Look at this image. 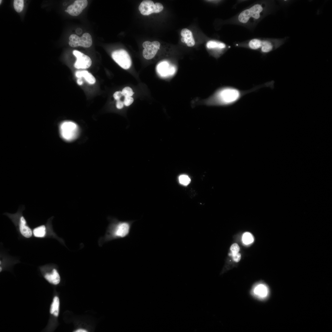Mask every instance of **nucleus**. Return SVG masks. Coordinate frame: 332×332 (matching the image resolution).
<instances>
[{
	"instance_id": "1",
	"label": "nucleus",
	"mask_w": 332,
	"mask_h": 332,
	"mask_svg": "<svg viewBox=\"0 0 332 332\" xmlns=\"http://www.w3.org/2000/svg\"><path fill=\"white\" fill-rule=\"evenodd\" d=\"M266 85L255 86L247 90L231 86L219 87L208 97L202 102L208 106H229L238 102L246 95L256 91Z\"/></svg>"
},
{
	"instance_id": "2",
	"label": "nucleus",
	"mask_w": 332,
	"mask_h": 332,
	"mask_svg": "<svg viewBox=\"0 0 332 332\" xmlns=\"http://www.w3.org/2000/svg\"><path fill=\"white\" fill-rule=\"evenodd\" d=\"M108 219L109 224L105 235L98 241V244L101 246L104 243L114 240L129 236L132 224L136 221H121L116 218L110 217L108 218Z\"/></svg>"
},
{
	"instance_id": "3",
	"label": "nucleus",
	"mask_w": 332,
	"mask_h": 332,
	"mask_svg": "<svg viewBox=\"0 0 332 332\" xmlns=\"http://www.w3.org/2000/svg\"><path fill=\"white\" fill-rule=\"evenodd\" d=\"M271 4L268 2H262L244 10L237 16V22L244 25L256 23L270 12Z\"/></svg>"
},
{
	"instance_id": "4",
	"label": "nucleus",
	"mask_w": 332,
	"mask_h": 332,
	"mask_svg": "<svg viewBox=\"0 0 332 332\" xmlns=\"http://www.w3.org/2000/svg\"><path fill=\"white\" fill-rule=\"evenodd\" d=\"M60 131L61 136L64 140L71 141L77 137L79 133V128L77 125L75 123L66 121L60 124Z\"/></svg>"
},
{
	"instance_id": "5",
	"label": "nucleus",
	"mask_w": 332,
	"mask_h": 332,
	"mask_svg": "<svg viewBox=\"0 0 332 332\" xmlns=\"http://www.w3.org/2000/svg\"><path fill=\"white\" fill-rule=\"evenodd\" d=\"M287 39V37L283 38H260L259 50L263 54L268 53L282 45Z\"/></svg>"
},
{
	"instance_id": "6",
	"label": "nucleus",
	"mask_w": 332,
	"mask_h": 332,
	"mask_svg": "<svg viewBox=\"0 0 332 332\" xmlns=\"http://www.w3.org/2000/svg\"><path fill=\"white\" fill-rule=\"evenodd\" d=\"M112 57L113 60L122 68L126 69L131 67V60L126 50L120 49L114 51L112 53Z\"/></svg>"
},
{
	"instance_id": "7",
	"label": "nucleus",
	"mask_w": 332,
	"mask_h": 332,
	"mask_svg": "<svg viewBox=\"0 0 332 332\" xmlns=\"http://www.w3.org/2000/svg\"><path fill=\"white\" fill-rule=\"evenodd\" d=\"M69 39V45L73 47L78 46L89 47L92 44L91 36L87 33H84L80 37L77 35L72 34L70 36Z\"/></svg>"
},
{
	"instance_id": "8",
	"label": "nucleus",
	"mask_w": 332,
	"mask_h": 332,
	"mask_svg": "<svg viewBox=\"0 0 332 332\" xmlns=\"http://www.w3.org/2000/svg\"><path fill=\"white\" fill-rule=\"evenodd\" d=\"M251 294L255 298L263 300L268 296L269 290L267 285L263 282H259L255 284L252 286Z\"/></svg>"
},
{
	"instance_id": "9",
	"label": "nucleus",
	"mask_w": 332,
	"mask_h": 332,
	"mask_svg": "<svg viewBox=\"0 0 332 332\" xmlns=\"http://www.w3.org/2000/svg\"><path fill=\"white\" fill-rule=\"evenodd\" d=\"M142 46L144 48L142 52L143 56L145 59L149 60L155 56L160 48V43L156 41L152 42L147 41L143 43Z\"/></svg>"
},
{
	"instance_id": "10",
	"label": "nucleus",
	"mask_w": 332,
	"mask_h": 332,
	"mask_svg": "<svg viewBox=\"0 0 332 332\" xmlns=\"http://www.w3.org/2000/svg\"><path fill=\"white\" fill-rule=\"evenodd\" d=\"M73 53L77 58L74 65L75 68L78 69H85L90 66L92 64V61L90 58L88 56L76 50L73 51Z\"/></svg>"
},
{
	"instance_id": "11",
	"label": "nucleus",
	"mask_w": 332,
	"mask_h": 332,
	"mask_svg": "<svg viewBox=\"0 0 332 332\" xmlns=\"http://www.w3.org/2000/svg\"><path fill=\"white\" fill-rule=\"evenodd\" d=\"M87 5L88 1L86 0H76L68 7L65 12L71 16H77L82 12Z\"/></svg>"
},
{
	"instance_id": "12",
	"label": "nucleus",
	"mask_w": 332,
	"mask_h": 332,
	"mask_svg": "<svg viewBox=\"0 0 332 332\" xmlns=\"http://www.w3.org/2000/svg\"><path fill=\"white\" fill-rule=\"evenodd\" d=\"M158 73L161 77H167L174 74L176 70L174 67L169 66L168 62L163 61L159 63L157 67Z\"/></svg>"
},
{
	"instance_id": "13",
	"label": "nucleus",
	"mask_w": 332,
	"mask_h": 332,
	"mask_svg": "<svg viewBox=\"0 0 332 332\" xmlns=\"http://www.w3.org/2000/svg\"><path fill=\"white\" fill-rule=\"evenodd\" d=\"M140 13L143 15H148L152 13H156V6L151 0L143 1L139 6Z\"/></svg>"
},
{
	"instance_id": "14",
	"label": "nucleus",
	"mask_w": 332,
	"mask_h": 332,
	"mask_svg": "<svg viewBox=\"0 0 332 332\" xmlns=\"http://www.w3.org/2000/svg\"><path fill=\"white\" fill-rule=\"evenodd\" d=\"M180 34L182 37L181 40L186 43L188 47L193 46L195 44V41L192 32L187 28H184L181 30Z\"/></svg>"
},
{
	"instance_id": "15",
	"label": "nucleus",
	"mask_w": 332,
	"mask_h": 332,
	"mask_svg": "<svg viewBox=\"0 0 332 332\" xmlns=\"http://www.w3.org/2000/svg\"><path fill=\"white\" fill-rule=\"evenodd\" d=\"M19 229L21 234L26 238H30L32 235L31 229L27 225L26 221L24 217L21 216L19 221Z\"/></svg>"
},
{
	"instance_id": "16",
	"label": "nucleus",
	"mask_w": 332,
	"mask_h": 332,
	"mask_svg": "<svg viewBox=\"0 0 332 332\" xmlns=\"http://www.w3.org/2000/svg\"><path fill=\"white\" fill-rule=\"evenodd\" d=\"M75 76L78 78H84L85 81L90 84H93L96 82L94 77L86 70L77 71L75 73Z\"/></svg>"
},
{
	"instance_id": "17",
	"label": "nucleus",
	"mask_w": 332,
	"mask_h": 332,
	"mask_svg": "<svg viewBox=\"0 0 332 332\" xmlns=\"http://www.w3.org/2000/svg\"><path fill=\"white\" fill-rule=\"evenodd\" d=\"M45 278L50 283L54 285L58 284L60 282V275L56 269H54L51 273H47L45 276Z\"/></svg>"
},
{
	"instance_id": "18",
	"label": "nucleus",
	"mask_w": 332,
	"mask_h": 332,
	"mask_svg": "<svg viewBox=\"0 0 332 332\" xmlns=\"http://www.w3.org/2000/svg\"><path fill=\"white\" fill-rule=\"evenodd\" d=\"M206 46L207 48L210 49H222L226 47V45L224 43L215 40L208 41L207 43Z\"/></svg>"
},
{
	"instance_id": "19",
	"label": "nucleus",
	"mask_w": 332,
	"mask_h": 332,
	"mask_svg": "<svg viewBox=\"0 0 332 332\" xmlns=\"http://www.w3.org/2000/svg\"><path fill=\"white\" fill-rule=\"evenodd\" d=\"M59 306V300L57 297L55 296L53 299L50 308V313L55 316L58 315Z\"/></svg>"
},
{
	"instance_id": "20",
	"label": "nucleus",
	"mask_w": 332,
	"mask_h": 332,
	"mask_svg": "<svg viewBox=\"0 0 332 332\" xmlns=\"http://www.w3.org/2000/svg\"><path fill=\"white\" fill-rule=\"evenodd\" d=\"M45 226L44 225L38 227L34 230V235L36 237H43L45 234Z\"/></svg>"
},
{
	"instance_id": "21",
	"label": "nucleus",
	"mask_w": 332,
	"mask_h": 332,
	"mask_svg": "<svg viewBox=\"0 0 332 332\" xmlns=\"http://www.w3.org/2000/svg\"><path fill=\"white\" fill-rule=\"evenodd\" d=\"M13 5L15 10L18 13H20L23 10V9L24 0H14V1Z\"/></svg>"
},
{
	"instance_id": "22",
	"label": "nucleus",
	"mask_w": 332,
	"mask_h": 332,
	"mask_svg": "<svg viewBox=\"0 0 332 332\" xmlns=\"http://www.w3.org/2000/svg\"><path fill=\"white\" fill-rule=\"evenodd\" d=\"M242 240L244 243L248 244L251 243L253 241V238L250 233L246 232L243 235Z\"/></svg>"
},
{
	"instance_id": "23",
	"label": "nucleus",
	"mask_w": 332,
	"mask_h": 332,
	"mask_svg": "<svg viewBox=\"0 0 332 332\" xmlns=\"http://www.w3.org/2000/svg\"><path fill=\"white\" fill-rule=\"evenodd\" d=\"M179 181L180 184L184 185H187L189 184L191 180L189 177L186 175H182L179 177Z\"/></svg>"
},
{
	"instance_id": "24",
	"label": "nucleus",
	"mask_w": 332,
	"mask_h": 332,
	"mask_svg": "<svg viewBox=\"0 0 332 332\" xmlns=\"http://www.w3.org/2000/svg\"><path fill=\"white\" fill-rule=\"evenodd\" d=\"M122 93L124 97H131L134 94L132 89L129 87H124L122 90Z\"/></svg>"
},
{
	"instance_id": "25",
	"label": "nucleus",
	"mask_w": 332,
	"mask_h": 332,
	"mask_svg": "<svg viewBox=\"0 0 332 332\" xmlns=\"http://www.w3.org/2000/svg\"><path fill=\"white\" fill-rule=\"evenodd\" d=\"M133 101V98L132 97H124L123 103L125 106H128L131 105Z\"/></svg>"
},
{
	"instance_id": "26",
	"label": "nucleus",
	"mask_w": 332,
	"mask_h": 332,
	"mask_svg": "<svg viewBox=\"0 0 332 332\" xmlns=\"http://www.w3.org/2000/svg\"><path fill=\"white\" fill-rule=\"evenodd\" d=\"M239 247L236 243L232 244L230 247V250L232 254L238 253L239 251Z\"/></svg>"
},
{
	"instance_id": "27",
	"label": "nucleus",
	"mask_w": 332,
	"mask_h": 332,
	"mask_svg": "<svg viewBox=\"0 0 332 332\" xmlns=\"http://www.w3.org/2000/svg\"><path fill=\"white\" fill-rule=\"evenodd\" d=\"M232 256L234 261L236 263L239 261L241 259V255L240 253L239 252L235 254L232 253Z\"/></svg>"
},
{
	"instance_id": "28",
	"label": "nucleus",
	"mask_w": 332,
	"mask_h": 332,
	"mask_svg": "<svg viewBox=\"0 0 332 332\" xmlns=\"http://www.w3.org/2000/svg\"><path fill=\"white\" fill-rule=\"evenodd\" d=\"M122 96H123L122 92L121 91L116 92L113 95L114 99L117 101L120 100V98Z\"/></svg>"
},
{
	"instance_id": "29",
	"label": "nucleus",
	"mask_w": 332,
	"mask_h": 332,
	"mask_svg": "<svg viewBox=\"0 0 332 332\" xmlns=\"http://www.w3.org/2000/svg\"><path fill=\"white\" fill-rule=\"evenodd\" d=\"M124 105L123 102L120 101V100L117 101L116 106L117 109H122L124 106Z\"/></svg>"
},
{
	"instance_id": "30",
	"label": "nucleus",
	"mask_w": 332,
	"mask_h": 332,
	"mask_svg": "<svg viewBox=\"0 0 332 332\" xmlns=\"http://www.w3.org/2000/svg\"><path fill=\"white\" fill-rule=\"evenodd\" d=\"M82 32V29L80 28H77L76 30V33L78 34H81Z\"/></svg>"
},
{
	"instance_id": "31",
	"label": "nucleus",
	"mask_w": 332,
	"mask_h": 332,
	"mask_svg": "<svg viewBox=\"0 0 332 332\" xmlns=\"http://www.w3.org/2000/svg\"><path fill=\"white\" fill-rule=\"evenodd\" d=\"M77 83L79 85H81L82 84L83 82L81 78H78L77 80Z\"/></svg>"
},
{
	"instance_id": "32",
	"label": "nucleus",
	"mask_w": 332,
	"mask_h": 332,
	"mask_svg": "<svg viewBox=\"0 0 332 332\" xmlns=\"http://www.w3.org/2000/svg\"><path fill=\"white\" fill-rule=\"evenodd\" d=\"M75 332H87V331H86L85 330H84V329H79V330H76V331H75Z\"/></svg>"
},
{
	"instance_id": "33",
	"label": "nucleus",
	"mask_w": 332,
	"mask_h": 332,
	"mask_svg": "<svg viewBox=\"0 0 332 332\" xmlns=\"http://www.w3.org/2000/svg\"><path fill=\"white\" fill-rule=\"evenodd\" d=\"M0 271L1 272V270H2V268L0 267Z\"/></svg>"
},
{
	"instance_id": "34",
	"label": "nucleus",
	"mask_w": 332,
	"mask_h": 332,
	"mask_svg": "<svg viewBox=\"0 0 332 332\" xmlns=\"http://www.w3.org/2000/svg\"><path fill=\"white\" fill-rule=\"evenodd\" d=\"M2 0H0V4L1 3V2H2Z\"/></svg>"
}]
</instances>
